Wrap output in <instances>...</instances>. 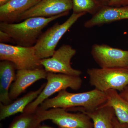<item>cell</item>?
Segmentation results:
<instances>
[{
	"mask_svg": "<svg viewBox=\"0 0 128 128\" xmlns=\"http://www.w3.org/2000/svg\"><path fill=\"white\" fill-rule=\"evenodd\" d=\"M106 100L105 92L95 88L80 93H71L63 90L54 97L46 99L38 108L42 110L60 108L68 111L91 112L103 105Z\"/></svg>",
	"mask_w": 128,
	"mask_h": 128,
	"instance_id": "1",
	"label": "cell"
},
{
	"mask_svg": "<svg viewBox=\"0 0 128 128\" xmlns=\"http://www.w3.org/2000/svg\"><path fill=\"white\" fill-rule=\"evenodd\" d=\"M69 12L50 18L34 17L17 23L0 22V30L7 33L13 42L18 46H34L42 31L51 22L67 16Z\"/></svg>",
	"mask_w": 128,
	"mask_h": 128,
	"instance_id": "2",
	"label": "cell"
},
{
	"mask_svg": "<svg viewBox=\"0 0 128 128\" xmlns=\"http://www.w3.org/2000/svg\"><path fill=\"white\" fill-rule=\"evenodd\" d=\"M46 79V84L41 93L27 105L24 112L35 113L40 105L53 94L68 88L77 90L80 88L82 84V79L80 76L60 73L48 72Z\"/></svg>",
	"mask_w": 128,
	"mask_h": 128,
	"instance_id": "3",
	"label": "cell"
},
{
	"mask_svg": "<svg viewBox=\"0 0 128 128\" xmlns=\"http://www.w3.org/2000/svg\"><path fill=\"white\" fill-rule=\"evenodd\" d=\"M86 14L73 13L64 23L57 22L42 33L34 46L37 57L41 60L51 57L62 36L79 18Z\"/></svg>",
	"mask_w": 128,
	"mask_h": 128,
	"instance_id": "4",
	"label": "cell"
},
{
	"mask_svg": "<svg viewBox=\"0 0 128 128\" xmlns=\"http://www.w3.org/2000/svg\"><path fill=\"white\" fill-rule=\"evenodd\" d=\"M90 84L101 92L122 91L128 85V68H92L87 70Z\"/></svg>",
	"mask_w": 128,
	"mask_h": 128,
	"instance_id": "5",
	"label": "cell"
},
{
	"mask_svg": "<svg viewBox=\"0 0 128 128\" xmlns=\"http://www.w3.org/2000/svg\"><path fill=\"white\" fill-rule=\"evenodd\" d=\"M35 113L41 122L50 120L58 128H94L90 117L82 112L72 113L60 108L46 110L38 108Z\"/></svg>",
	"mask_w": 128,
	"mask_h": 128,
	"instance_id": "6",
	"label": "cell"
},
{
	"mask_svg": "<svg viewBox=\"0 0 128 128\" xmlns=\"http://www.w3.org/2000/svg\"><path fill=\"white\" fill-rule=\"evenodd\" d=\"M0 60L12 62L17 70L43 68L41 60L36 55L34 46L24 47L0 43Z\"/></svg>",
	"mask_w": 128,
	"mask_h": 128,
	"instance_id": "7",
	"label": "cell"
},
{
	"mask_svg": "<svg viewBox=\"0 0 128 128\" xmlns=\"http://www.w3.org/2000/svg\"><path fill=\"white\" fill-rule=\"evenodd\" d=\"M76 50L69 44H63L51 57L41 60V64L47 72L80 76L82 72L72 67L71 60L76 54Z\"/></svg>",
	"mask_w": 128,
	"mask_h": 128,
	"instance_id": "8",
	"label": "cell"
},
{
	"mask_svg": "<svg viewBox=\"0 0 128 128\" xmlns=\"http://www.w3.org/2000/svg\"><path fill=\"white\" fill-rule=\"evenodd\" d=\"M91 53L101 68H128V50L95 44L92 47Z\"/></svg>",
	"mask_w": 128,
	"mask_h": 128,
	"instance_id": "9",
	"label": "cell"
},
{
	"mask_svg": "<svg viewBox=\"0 0 128 128\" xmlns=\"http://www.w3.org/2000/svg\"><path fill=\"white\" fill-rule=\"evenodd\" d=\"M72 8V0H41L21 15L16 22L34 17H52L68 12Z\"/></svg>",
	"mask_w": 128,
	"mask_h": 128,
	"instance_id": "10",
	"label": "cell"
},
{
	"mask_svg": "<svg viewBox=\"0 0 128 128\" xmlns=\"http://www.w3.org/2000/svg\"><path fill=\"white\" fill-rule=\"evenodd\" d=\"M48 72L44 68L18 70L16 79L9 90L10 98L13 101L36 82L46 79Z\"/></svg>",
	"mask_w": 128,
	"mask_h": 128,
	"instance_id": "11",
	"label": "cell"
},
{
	"mask_svg": "<svg viewBox=\"0 0 128 128\" xmlns=\"http://www.w3.org/2000/svg\"><path fill=\"white\" fill-rule=\"evenodd\" d=\"M126 19H128V5L121 6H104L85 22L84 25L86 28H90Z\"/></svg>",
	"mask_w": 128,
	"mask_h": 128,
	"instance_id": "12",
	"label": "cell"
},
{
	"mask_svg": "<svg viewBox=\"0 0 128 128\" xmlns=\"http://www.w3.org/2000/svg\"><path fill=\"white\" fill-rule=\"evenodd\" d=\"M41 0H12L0 6V22L14 23L24 12Z\"/></svg>",
	"mask_w": 128,
	"mask_h": 128,
	"instance_id": "13",
	"label": "cell"
},
{
	"mask_svg": "<svg viewBox=\"0 0 128 128\" xmlns=\"http://www.w3.org/2000/svg\"><path fill=\"white\" fill-rule=\"evenodd\" d=\"M16 68L12 62L8 60L0 62V102L8 105L13 102L9 95L10 87L16 79Z\"/></svg>",
	"mask_w": 128,
	"mask_h": 128,
	"instance_id": "14",
	"label": "cell"
},
{
	"mask_svg": "<svg viewBox=\"0 0 128 128\" xmlns=\"http://www.w3.org/2000/svg\"><path fill=\"white\" fill-rule=\"evenodd\" d=\"M46 84V82L44 83L38 89L29 92L9 105H4L0 102V120H4L18 113H23L27 105L38 96Z\"/></svg>",
	"mask_w": 128,
	"mask_h": 128,
	"instance_id": "15",
	"label": "cell"
},
{
	"mask_svg": "<svg viewBox=\"0 0 128 128\" xmlns=\"http://www.w3.org/2000/svg\"><path fill=\"white\" fill-rule=\"evenodd\" d=\"M105 92L107 100L104 104L113 108L120 123L128 125V101L123 98L116 90L110 89Z\"/></svg>",
	"mask_w": 128,
	"mask_h": 128,
	"instance_id": "16",
	"label": "cell"
},
{
	"mask_svg": "<svg viewBox=\"0 0 128 128\" xmlns=\"http://www.w3.org/2000/svg\"><path fill=\"white\" fill-rule=\"evenodd\" d=\"M92 120L94 128H114L113 119L115 116L114 110L111 107L101 105L91 112H83Z\"/></svg>",
	"mask_w": 128,
	"mask_h": 128,
	"instance_id": "17",
	"label": "cell"
},
{
	"mask_svg": "<svg viewBox=\"0 0 128 128\" xmlns=\"http://www.w3.org/2000/svg\"><path fill=\"white\" fill-rule=\"evenodd\" d=\"M41 123L35 113L23 112L16 117L8 128H37Z\"/></svg>",
	"mask_w": 128,
	"mask_h": 128,
	"instance_id": "18",
	"label": "cell"
},
{
	"mask_svg": "<svg viewBox=\"0 0 128 128\" xmlns=\"http://www.w3.org/2000/svg\"><path fill=\"white\" fill-rule=\"evenodd\" d=\"M73 13L96 14L103 6L96 0H72Z\"/></svg>",
	"mask_w": 128,
	"mask_h": 128,
	"instance_id": "19",
	"label": "cell"
},
{
	"mask_svg": "<svg viewBox=\"0 0 128 128\" xmlns=\"http://www.w3.org/2000/svg\"><path fill=\"white\" fill-rule=\"evenodd\" d=\"M12 41L11 38L7 33L0 30V42L2 43Z\"/></svg>",
	"mask_w": 128,
	"mask_h": 128,
	"instance_id": "20",
	"label": "cell"
},
{
	"mask_svg": "<svg viewBox=\"0 0 128 128\" xmlns=\"http://www.w3.org/2000/svg\"><path fill=\"white\" fill-rule=\"evenodd\" d=\"M113 125L114 128H128V124L120 123L116 116L114 118Z\"/></svg>",
	"mask_w": 128,
	"mask_h": 128,
	"instance_id": "21",
	"label": "cell"
},
{
	"mask_svg": "<svg viewBox=\"0 0 128 128\" xmlns=\"http://www.w3.org/2000/svg\"><path fill=\"white\" fill-rule=\"evenodd\" d=\"M119 94L123 98L128 101V85Z\"/></svg>",
	"mask_w": 128,
	"mask_h": 128,
	"instance_id": "22",
	"label": "cell"
},
{
	"mask_svg": "<svg viewBox=\"0 0 128 128\" xmlns=\"http://www.w3.org/2000/svg\"><path fill=\"white\" fill-rule=\"evenodd\" d=\"M128 5V0H119L116 6H123Z\"/></svg>",
	"mask_w": 128,
	"mask_h": 128,
	"instance_id": "23",
	"label": "cell"
},
{
	"mask_svg": "<svg viewBox=\"0 0 128 128\" xmlns=\"http://www.w3.org/2000/svg\"><path fill=\"white\" fill-rule=\"evenodd\" d=\"M98 1L100 4L102 6H108L110 0H96Z\"/></svg>",
	"mask_w": 128,
	"mask_h": 128,
	"instance_id": "24",
	"label": "cell"
},
{
	"mask_svg": "<svg viewBox=\"0 0 128 128\" xmlns=\"http://www.w3.org/2000/svg\"><path fill=\"white\" fill-rule=\"evenodd\" d=\"M119 0H110L108 6H116Z\"/></svg>",
	"mask_w": 128,
	"mask_h": 128,
	"instance_id": "25",
	"label": "cell"
},
{
	"mask_svg": "<svg viewBox=\"0 0 128 128\" xmlns=\"http://www.w3.org/2000/svg\"><path fill=\"white\" fill-rule=\"evenodd\" d=\"M12 0H0V6L6 4Z\"/></svg>",
	"mask_w": 128,
	"mask_h": 128,
	"instance_id": "26",
	"label": "cell"
},
{
	"mask_svg": "<svg viewBox=\"0 0 128 128\" xmlns=\"http://www.w3.org/2000/svg\"><path fill=\"white\" fill-rule=\"evenodd\" d=\"M37 128H54L46 125H40Z\"/></svg>",
	"mask_w": 128,
	"mask_h": 128,
	"instance_id": "27",
	"label": "cell"
}]
</instances>
